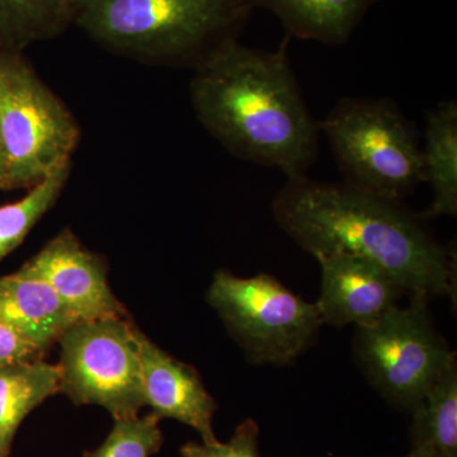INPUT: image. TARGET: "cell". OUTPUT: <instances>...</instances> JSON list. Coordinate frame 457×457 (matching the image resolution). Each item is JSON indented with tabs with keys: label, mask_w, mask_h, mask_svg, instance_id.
I'll return each instance as SVG.
<instances>
[{
	"label": "cell",
	"mask_w": 457,
	"mask_h": 457,
	"mask_svg": "<svg viewBox=\"0 0 457 457\" xmlns=\"http://www.w3.org/2000/svg\"><path fill=\"white\" fill-rule=\"evenodd\" d=\"M233 42L194 71L189 99L204 130L231 155L278 168L287 179L317 161L319 121L306 107L287 47Z\"/></svg>",
	"instance_id": "6da1fadb"
},
{
	"label": "cell",
	"mask_w": 457,
	"mask_h": 457,
	"mask_svg": "<svg viewBox=\"0 0 457 457\" xmlns=\"http://www.w3.org/2000/svg\"><path fill=\"white\" fill-rule=\"evenodd\" d=\"M270 209L286 236L312 257L354 255L386 270L409 294H453L455 252L402 203L303 176L287 179Z\"/></svg>",
	"instance_id": "7a4b0ae2"
},
{
	"label": "cell",
	"mask_w": 457,
	"mask_h": 457,
	"mask_svg": "<svg viewBox=\"0 0 457 457\" xmlns=\"http://www.w3.org/2000/svg\"><path fill=\"white\" fill-rule=\"evenodd\" d=\"M249 0H75L74 26L132 62L196 71L251 18Z\"/></svg>",
	"instance_id": "3957f363"
},
{
	"label": "cell",
	"mask_w": 457,
	"mask_h": 457,
	"mask_svg": "<svg viewBox=\"0 0 457 457\" xmlns=\"http://www.w3.org/2000/svg\"><path fill=\"white\" fill-rule=\"evenodd\" d=\"M319 131L352 187L402 203L423 182L416 126L393 99H339Z\"/></svg>",
	"instance_id": "277c9868"
},
{
	"label": "cell",
	"mask_w": 457,
	"mask_h": 457,
	"mask_svg": "<svg viewBox=\"0 0 457 457\" xmlns=\"http://www.w3.org/2000/svg\"><path fill=\"white\" fill-rule=\"evenodd\" d=\"M0 137L7 155V191L29 189L73 164L82 139L73 112L23 51L0 49Z\"/></svg>",
	"instance_id": "5b68a950"
},
{
	"label": "cell",
	"mask_w": 457,
	"mask_h": 457,
	"mask_svg": "<svg viewBox=\"0 0 457 457\" xmlns=\"http://www.w3.org/2000/svg\"><path fill=\"white\" fill-rule=\"evenodd\" d=\"M207 303L252 365L294 362L324 326L315 303L305 302L269 273L245 278L218 270Z\"/></svg>",
	"instance_id": "8992f818"
},
{
	"label": "cell",
	"mask_w": 457,
	"mask_h": 457,
	"mask_svg": "<svg viewBox=\"0 0 457 457\" xmlns=\"http://www.w3.org/2000/svg\"><path fill=\"white\" fill-rule=\"evenodd\" d=\"M429 297L413 295L372 326L357 328L354 356L370 383L387 402L413 411L456 363V353L436 330Z\"/></svg>",
	"instance_id": "52a82bcc"
},
{
	"label": "cell",
	"mask_w": 457,
	"mask_h": 457,
	"mask_svg": "<svg viewBox=\"0 0 457 457\" xmlns=\"http://www.w3.org/2000/svg\"><path fill=\"white\" fill-rule=\"evenodd\" d=\"M139 328L130 317L80 320L60 337L59 393L74 404L98 405L113 420L139 416Z\"/></svg>",
	"instance_id": "ba28073f"
},
{
	"label": "cell",
	"mask_w": 457,
	"mask_h": 457,
	"mask_svg": "<svg viewBox=\"0 0 457 457\" xmlns=\"http://www.w3.org/2000/svg\"><path fill=\"white\" fill-rule=\"evenodd\" d=\"M16 273L50 286L79 320L129 317L111 290L104 257L87 249L71 228L60 231Z\"/></svg>",
	"instance_id": "9c48e42d"
},
{
	"label": "cell",
	"mask_w": 457,
	"mask_h": 457,
	"mask_svg": "<svg viewBox=\"0 0 457 457\" xmlns=\"http://www.w3.org/2000/svg\"><path fill=\"white\" fill-rule=\"evenodd\" d=\"M321 270L320 295L315 303L324 324L372 326L407 293L386 272L363 258L345 254L317 257Z\"/></svg>",
	"instance_id": "30bf717a"
},
{
	"label": "cell",
	"mask_w": 457,
	"mask_h": 457,
	"mask_svg": "<svg viewBox=\"0 0 457 457\" xmlns=\"http://www.w3.org/2000/svg\"><path fill=\"white\" fill-rule=\"evenodd\" d=\"M141 392L144 407L159 418L179 420L200 435L201 442L218 441L213 416L218 404L194 366L174 359L140 332Z\"/></svg>",
	"instance_id": "8fae6325"
},
{
	"label": "cell",
	"mask_w": 457,
	"mask_h": 457,
	"mask_svg": "<svg viewBox=\"0 0 457 457\" xmlns=\"http://www.w3.org/2000/svg\"><path fill=\"white\" fill-rule=\"evenodd\" d=\"M80 321L50 286L23 276H0V324L46 352Z\"/></svg>",
	"instance_id": "7c38bea8"
},
{
	"label": "cell",
	"mask_w": 457,
	"mask_h": 457,
	"mask_svg": "<svg viewBox=\"0 0 457 457\" xmlns=\"http://www.w3.org/2000/svg\"><path fill=\"white\" fill-rule=\"evenodd\" d=\"M281 21L290 37L343 45L378 0H249Z\"/></svg>",
	"instance_id": "4fadbf2b"
},
{
	"label": "cell",
	"mask_w": 457,
	"mask_h": 457,
	"mask_svg": "<svg viewBox=\"0 0 457 457\" xmlns=\"http://www.w3.org/2000/svg\"><path fill=\"white\" fill-rule=\"evenodd\" d=\"M423 182L433 198L423 220L457 213V102H440L427 116L422 147Z\"/></svg>",
	"instance_id": "5bb4252c"
},
{
	"label": "cell",
	"mask_w": 457,
	"mask_h": 457,
	"mask_svg": "<svg viewBox=\"0 0 457 457\" xmlns=\"http://www.w3.org/2000/svg\"><path fill=\"white\" fill-rule=\"evenodd\" d=\"M59 386V366L42 359L0 368V457L11 455L21 423Z\"/></svg>",
	"instance_id": "9a60e30c"
},
{
	"label": "cell",
	"mask_w": 457,
	"mask_h": 457,
	"mask_svg": "<svg viewBox=\"0 0 457 457\" xmlns=\"http://www.w3.org/2000/svg\"><path fill=\"white\" fill-rule=\"evenodd\" d=\"M411 413V450L433 457H457V362Z\"/></svg>",
	"instance_id": "2e32d148"
},
{
	"label": "cell",
	"mask_w": 457,
	"mask_h": 457,
	"mask_svg": "<svg viewBox=\"0 0 457 457\" xmlns=\"http://www.w3.org/2000/svg\"><path fill=\"white\" fill-rule=\"evenodd\" d=\"M75 0H0V49L25 51L74 26Z\"/></svg>",
	"instance_id": "e0dca14e"
},
{
	"label": "cell",
	"mask_w": 457,
	"mask_h": 457,
	"mask_svg": "<svg viewBox=\"0 0 457 457\" xmlns=\"http://www.w3.org/2000/svg\"><path fill=\"white\" fill-rule=\"evenodd\" d=\"M71 165L59 168L27 189L20 200L0 206V262L22 245L29 231L55 206L71 177Z\"/></svg>",
	"instance_id": "ac0fdd59"
},
{
	"label": "cell",
	"mask_w": 457,
	"mask_h": 457,
	"mask_svg": "<svg viewBox=\"0 0 457 457\" xmlns=\"http://www.w3.org/2000/svg\"><path fill=\"white\" fill-rule=\"evenodd\" d=\"M161 418L154 413L143 417L114 420L110 435L96 450L86 451L83 457H152L163 445Z\"/></svg>",
	"instance_id": "d6986e66"
},
{
	"label": "cell",
	"mask_w": 457,
	"mask_h": 457,
	"mask_svg": "<svg viewBox=\"0 0 457 457\" xmlns=\"http://www.w3.org/2000/svg\"><path fill=\"white\" fill-rule=\"evenodd\" d=\"M182 457H261L260 427L248 418L240 423L228 442H188L179 450Z\"/></svg>",
	"instance_id": "ffe728a7"
},
{
	"label": "cell",
	"mask_w": 457,
	"mask_h": 457,
	"mask_svg": "<svg viewBox=\"0 0 457 457\" xmlns=\"http://www.w3.org/2000/svg\"><path fill=\"white\" fill-rule=\"evenodd\" d=\"M44 354L45 351L35 343L0 324V368L40 360Z\"/></svg>",
	"instance_id": "44dd1931"
},
{
	"label": "cell",
	"mask_w": 457,
	"mask_h": 457,
	"mask_svg": "<svg viewBox=\"0 0 457 457\" xmlns=\"http://www.w3.org/2000/svg\"><path fill=\"white\" fill-rule=\"evenodd\" d=\"M7 155H5L4 145L0 137V189H4V191H7Z\"/></svg>",
	"instance_id": "7402d4cb"
},
{
	"label": "cell",
	"mask_w": 457,
	"mask_h": 457,
	"mask_svg": "<svg viewBox=\"0 0 457 457\" xmlns=\"http://www.w3.org/2000/svg\"><path fill=\"white\" fill-rule=\"evenodd\" d=\"M404 457H433L431 455H427V453H418V451L411 450V453H408L407 456Z\"/></svg>",
	"instance_id": "603a6c76"
}]
</instances>
